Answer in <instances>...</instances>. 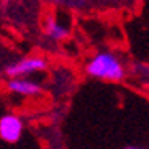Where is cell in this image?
<instances>
[{
  "label": "cell",
  "mask_w": 149,
  "mask_h": 149,
  "mask_svg": "<svg viewBox=\"0 0 149 149\" xmlns=\"http://www.w3.org/2000/svg\"><path fill=\"white\" fill-rule=\"evenodd\" d=\"M8 92L15 93L18 97H38L43 92L40 82L28 79L26 75H20V77H10L8 84H7Z\"/></svg>",
  "instance_id": "cell-4"
},
{
  "label": "cell",
  "mask_w": 149,
  "mask_h": 149,
  "mask_svg": "<svg viewBox=\"0 0 149 149\" xmlns=\"http://www.w3.org/2000/svg\"><path fill=\"white\" fill-rule=\"evenodd\" d=\"M54 2H62V0H54Z\"/></svg>",
  "instance_id": "cell-6"
},
{
  "label": "cell",
  "mask_w": 149,
  "mask_h": 149,
  "mask_svg": "<svg viewBox=\"0 0 149 149\" xmlns=\"http://www.w3.org/2000/svg\"><path fill=\"white\" fill-rule=\"evenodd\" d=\"M44 30H46L48 38H51L53 41H62V40H66L67 36H69V28L64 26V25H61V23L53 17H49L48 20H46Z\"/></svg>",
  "instance_id": "cell-5"
},
{
  "label": "cell",
  "mask_w": 149,
  "mask_h": 149,
  "mask_svg": "<svg viewBox=\"0 0 149 149\" xmlns=\"http://www.w3.org/2000/svg\"><path fill=\"white\" fill-rule=\"evenodd\" d=\"M48 69V59L43 56H26L12 62L5 67V75L8 77H20V75L38 74Z\"/></svg>",
  "instance_id": "cell-2"
},
{
  "label": "cell",
  "mask_w": 149,
  "mask_h": 149,
  "mask_svg": "<svg viewBox=\"0 0 149 149\" xmlns=\"http://www.w3.org/2000/svg\"><path fill=\"white\" fill-rule=\"evenodd\" d=\"M25 133L23 120L13 113L0 116V139L7 144H17Z\"/></svg>",
  "instance_id": "cell-3"
},
{
  "label": "cell",
  "mask_w": 149,
  "mask_h": 149,
  "mask_svg": "<svg viewBox=\"0 0 149 149\" xmlns=\"http://www.w3.org/2000/svg\"><path fill=\"white\" fill-rule=\"evenodd\" d=\"M85 72L88 77L107 82H121L126 79V66L111 51H100L85 64Z\"/></svg>",
  "instance_id": "cell-1"
}]
</instances>
